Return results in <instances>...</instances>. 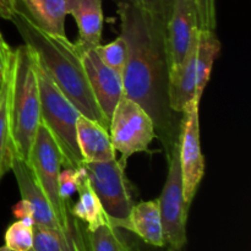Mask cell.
Returning <instances> with one entry per match:
<instances>
[{
  "mask_svg": "<svg viewBox=\"0 0 251 251\" xmlns=\"http://www.w3.org/2000/svg\"><path fill=\"white\" fill-rule=\"evenodd\" d=\"M122 34L127 47L123 73L124 96L139 103L153 120L167 153L178 142L176 112L169 105V68L166 21L127 1L118 5Z\"/></svg>",
  "mask_w": 251,
  "mask_h": 251,
  "instance_id": "6da1fadb",
  "label": "cell"
},
{
  "mask_svg": "<svg viewBox=\"0 0 251 251\" xmlns=\"http://www.w3.org/2000/svg\"><path fill=\"white\" fill-rule=\"evenodd\" d=\"M11 21L25 44L34 51L39 64L80 114L96 120L109 131V122L93 97L77 47L66 36H55L43 31L19 11L14 12Z\"/></svg>",
  "mask_w": 251,
  "mask_h": 251,
  "instance_id": "7a4b0ae2",
  "label": "cell"
},
{
  "mask_svg": "<svg viewBox=\"0 0 251 251\" xmlns=\"http://www.w3.org/2000/svg\"><path fill=\"white\" fill-rule=\"evenodd\" d=\"M36 64V54L27 44H22L14 50L10 119L16 157L26 163L41 124V97Z\"/></svg>",
  "mask_w": 251,
  "mask_h": 251,
  "instance_id": "3957f363",
  "label": "cell"
},
{
  "mask_svg": "<svg viewBox=\"0 0 251 251\" xmlns=\"http://www.w3.org/2000/svg\"><path fill=\"white\" fill-rule=\"evenodd\" d=\"M36 70L41 97V123L58 145L63 156V166L78 169L83 162L76 139V122L80 112L59 90L38 59Z\"/></svg>",
  "mask_w": 251,
  "mask_h": 251,
  "instance_id": "277c9868",
  "label": "cell"
},
{
  "mask_svg": "<svg viewBox=\"0 0 251 251\" xmlns=\"http://www.w3.org/2000/svg\"><path fill=\"white\" fill-rule=\"evenodd\" d=\"M27 164L50 203L60 228L64 232H69L73 227L70 205L64 202L59 193V174L63 166V156L50 132L42 123L36 132Z\"/></svg>",
  "mask_w": 251,
  "mask_h": 251,
  "instance_id": "5b68a950",
  "label": "cell"
},
{
  "mask_svg": "<svg viewBox=\"0 0 251 251\" xmlns=\"http://www.w3.org/2000/svg\"><path fill=\"white\" fill-rule=\"evenodd\" d=\"M109 135L115 152L122 154L119 162L124 167L132 154L149 152V146L157 137L154 123L149 113L124 95L110 118Z\"/></svg>",
  "mask_w": 251,
  "mask_h": 251,
  "instance_id": "8992f818",
  "label": "cell"
},
{
  "mask_svg": "<svg viewBox=\"0 0 251 251\" xmlns=\"http://www.w3.org/2000/svg\"><path fill=\"white\" fill-rule=\"evenodd\" d=\"M81 168L100 199L110 225L119 228L134 206L125 176V167L122 166L119 159L114 158L105 162H82Z\"/></svg>",
  "mask_w": 251,
  "mask_h": 251,
  "instance_id": "52a82bcc",
  "label": "cell"
},
{
  "mask_svg": "<svg viewBox=\"0 0 251 251\" xmlns=\"http://www.w3.org/2000/svg\"><path fill=\"white\" fill-rule=\"evenodd\" d=\"M167 157L169 162L168 176L158 198L164 248L168 251H180L186 244V222L190 205L184 198L178 142L167 153Z\"/></svg>",
  "mask_w": 251,
  "mask_h": 251,
  "instance_id": "ba28073f",
  "label": "cell"
},
{
  "mask_svg": "<svg viewBox=\"0 0 251 251\" xmlns=\"http://www.w3.org/2000/svg\"><path fill=\"white\" fill-rule=\"evenodd\" d=\"M200 102L193 100L181 113L178 136L179 164L183 179L184 198L189 205L193 203L199 185L205 174V157L201 151Z\"/></svg>",
  "mask_w": 251,
  "mask_h": 251,
  "instance_id": "9c48e42d",
  "label": "cell"
},
{
  "mask_svg": "<svg viewBox=\"0 0 251 251\" xmlns=\"http://www.w3.org/2000/svg\"><path fill=\"white\" fill-rule=\"evenodd\" d=\"M199 32L198 11L194 0H173L166 24L167 61L169 71L185 59Z\"/></svg>",
  "mask_w": 251,
  "mask_h": 251,
  "instance_id": "30bf717a",
  "label": "cell"
},
{
  "mask_svg": "<svg viewBox=\"0 0 251 251\" xmlns=\"http://www.w3.org/2000/svg\"><path fill=\"white\" fill-rule=\"evenodd\" d=\"M88 83L98 108L109 122L118 102L124 95L123 75L108 68L97 55L95 49L81 53Z\"/></svg>",
  "mask_w": 251,
  "mask_h": 251,
  "instance_id": "8fae6325",
  "label": "cell"
},
{
  "mask_svg": "<svg viewBox=\"0 0 251 251\" xmlns=\"http://www.w3.org/2000/svg\"><path fill=\"white\" fill-rule=\"evenodd\" d=\"M11 171L14 172L15 178H16L17 185H19L20 193H21V199L31 206L33 226L49 228V229L63 230L56 221L50 203L37 184L28 164L24 159L16 157Z\"/></svg>",
  "mask_w": 251,
  "mask_h": 251,
  "instance_id": "7c38bea8",
  "label": "cell"
},
{
  "mask_svg": "<svg viewBox=\"0 0 251 251\" xmlns=\"http://www.w3.org/2000/svg\"><path fill=\"white\" fill-rule=\"evenodd\" d=\"M66 14L73 15L77 24L78 39L75 46L78 51L97 48L102 39V0H66Z\"/></svg>",
  "mask_w": 251,
  "mask_h": 251,
  "instance_id": "4fadbf2b",
  "label": "cell"
},
{
  "mask_svg": "<svg viewBox=\"0 0 251 251\" xmlns=\"http://www.w3.org/2000/svg\"><path fill=\"white\" fill-rule=\"evenodd\" d=\"M76 139L83 162H105L117 158L109 131L96 120L80 114L76 122Z\"/></svg>",
  "mask_w": 251,
  "mask_h": 251,
  "instance_id": "5bb4252c",
  "label": "cell"
},
{
  "mask_svg": "<svg viewBox=\"0 0 251 251\" xmlns=\"http://www.w3.org/2000/svg\"><path fill=\"white\" fill-rule=\"evenodd\" d=\"M119 228L130 230L147 244L157 248H164L158 199L142 201L132 206L130 215L124 222L120 223Z\"/></svg>",
  "mask_w": 251,
  "mask_h": 251,
  "instance_id": "9a60e30c",
  "label": "cell"
},
{
  "mask_svg": "<svg viewBox=\"0 0 251 251\" xmlns=\"http://www.w3.org/2000/svg\"><path fill=\"white\" fill-rule=\"evenodd\" d=\"M15 11L48 33L66 36V0H15Z\"/></svg>",
  "mask_w": 251,
  "mask_h": 251,
  "instance_id": "2e32d148",
  "label": "cell"
},
{
  "mask_svg": "<svg viewBox=\"0 0 251 251\" xmlns=\"http://www.w3.org/2000/svg\"><path fill=\"white\" fill-rule=\"evenodd\" d=\"M76 193H78V201L74 206H70V215L81 222L86 223V229L88 232H92L100 226L110 225L109 218L103 210L100 199L93 191L81 167L77 169V191Z\"/></svg>",
  "mask_w": 251,
  "mask_h": 251,
  "instance_id": "e0dca14e",
  "label": "cell"
},
{
  "mask_svg": "<svg viewBox=\"0 0 251 251\" xmlns=\"http://www.w3.org/2000/svg\"><path fill=\"white\" fill-rule=\"evenodd\" d=\"M78 220L73 216V227L69 232L49 229L33 226L34 251H87L82 233L78 229Z\"/></svg>",
  "mask_w": 251,
  "mask_h": 251,
  "instance_id": "ac0fdd59",
  "label": "cell"
},
{
  "mask_svg": "<svg viewBox=\"0 0 251 251\" xmlns=\"http://www.w3.org/2000/svg\"><path fill=\"white\" fill-rule=\"evenodd\" d=\"M12 63V61H11ZM10 87H11V66L6 77L2 81L0 93V180L7 172L11 171L16 158L14 139L10 119Z\"/></svg>",
  "mask_w": 251,
  "mask_h": 251,
  "instance_id": "d6986e66",
  "label": "cell"
},
{
  "mask_svg": "<svg viewBox=\"0 0 251 251\" xmlns=\"http://www.w3.org/2000/svg\"><path fill=\"white\" fill-rule=\"evenodd\" d=\"M221 50V42L211 29L198 32L196 46V100L200 102L210 80L213 63Z\"/></svg>",
  "mask_w": 251,
  "mask_h": 251,
  "instance_id": "ffe728a7",
  "label": "cell"
},
{
  "mask_svg": "<svg viewBox=\"0 0 251 251\" xmlns=\"http://www.w3.org/2000/svg\"><path fill=\"white\" fill-rule=\"evenodd\" d=\"M86 233L87 251H130L129 245L118 233V228L112 225L100 226L92 232L86 229Z\"/></svg>",
  "mask_w": 251,
  "mask_h": 251,
  "instance_id": "44dd1931",
  "label": "cell"
},
{
  "mask_svg": "<svg viewBox=\"0 0 251 251\" xmlns=\"http://www.w3.org/2000/svg\"><path fill=\"white\" fill-rule=\"evenodd\" d=\"M33 222L17 220L5 232V248L10 251H28L33 248Z\"/></svg>",
  "mask_w": 251,
  "mask_h": 251,
  "instance_id": "7402d4cb",
  "label": "cell"
},
{
  "mask_svg": "<svg viewBox=\"0 0 251 251\" xmlns=\"http://www.w3.org/2000/svg\"><path fill=\"white\" fill-rule=\"evenodd\" d=\"M95 50L100 60L108 68L113 69V70L123 75L127 59L126 42L124 41L123 37H118L117 39H114L110 43L104 44V46L100 44Z\"/></svg>",
  "mask_w": 251,
  "mask_h": 251,
  "instance_id": "603a6c76",
  "label": "cell"
},
{
  "mask_svg": "<svg viewBox=\"0 0 251 251\" xmlns=\"http://www.w3.org/2000/svg\"><path fill=\"white\" fill-rule=\"evenodd\" d=\"M198 11L199 28L215 31L217 26L216 0H194Z\"/></svg>",
  "mask_w": 251,
  "mask_h": 251,
  "instance_id": "cb8c5ba5",
  "label": "cell"
},
{
  "mask_svg": "<svg viewBox=\"0 0 251 251\" xmlns=\"http://www.w3.org/2000/svg\"><path fill=\"white\" fill-rule=\"evenodd\" d=\"M125 1L161 17L166 21V24L173 4V0H125Z\"/></svg>",
  "mask_w": 251,
  "mask_h": 251,
  "instance_id": "d4e9b609",
  "label": "cell"
},
{
  "mask_svg": "<svg viewBox=\"0 0 251 251\" xmlns=\"http://www.w3.org/2000/svg\"><path fill=\"white\" fill-rule=\"evenodd\" d=\"M77 191V169L65 168L59 174V193L65 203H69L71 195Z\"/></svg>",
  "mask_w": 251,
  "mask_h": 251,
  "instance_id": "484cf974",
  "label": "cell"
},
{
  "mask_svg": "<svg viewBox=\"0 0 251 251\" xmlns=\"http://www.w3.org/2000/svg\"><path fill=\"white\" fill-rule=\"evenodd\" d=\"M12 58H14V50L10 48L2 34L0 33V83L5 80L9 73Z\"/></svg>",
  "mask_w": 251,
  "mask_h": 251,
  "instance_id": "4316f807",
  "label": "cell"
},
{
  "mask_svg": "<svg viewBox=\"0 0 251 251\" xmlns=\"http://www.w3.org/2000/svg\"><path fill=\"white\" fill-rule=\"evenodd\" d=\"M12 213H14L15 217L17 220H31L32 221V210L31 206L28 205V202H26L25 200L19 201L16 205L12 207Z\"/></svg>",
  "mask_w": 251,
  "mask_h": 251,
  "instance_id": "83f0119b",
  "label": "cell"
},
{
  "mask_svg": "<svg viewBox=\"0 0 251 251\" xmlns=\"http://www.w3.org/2000/svg\"><path fill=\"white\" fill-rule=\"evenodd\" d=\"M15 12V0H0V17L11 21Z\"/></svg>",
  "mask_w": 251,
  "mask_h": 251,
  "instance_id": "f1b7e54d",
  "label": "cell"
},
{
  "mask_svg": "<svg viewBox=\"0 0 251 251\" xmlns=\"http://www.w3.org/2000/svg\"><path fill=\"white\" fill-rule=\"evenodd\" d=\"M0 251H7L6 248H5V245L4 247H0Z\"/></svg>",
  "mask_w": 251,
  "mask_h": 251,
  "instance_id": "f546056e",
  "label": "cell"
},
{
  "mask_svg": "<svg viewBox=\"0 0 251 251\" xmlns=\"http://www.w3.org/2000/svg\"><path fill=\"white\" fill-rule=\"evenodd\" d=\"M1 87H2V82L0 83V93H1Z\"/></svg>",
  "mask_w": 251,
  "mask_h": 251,
  "instance_id": "4dcf8cb0",
  "label": "cell"
},
{
  "mask_svg": "<svg viewBox=\"0 0 251 251\" xmlns=\"http://www.w3.org/2000/svg\"><path fill=\"white\" fill-rule=\"evenodd\" d=\"M7 251H10V250H7ZM28 251H34L33 249H31V250H28Z\"/></svg>",
  "mask_w": 251,
  "mask_h": 251,
  "instance_id": "1f68e13d",
  "label": "cell"
}]
</instances>
